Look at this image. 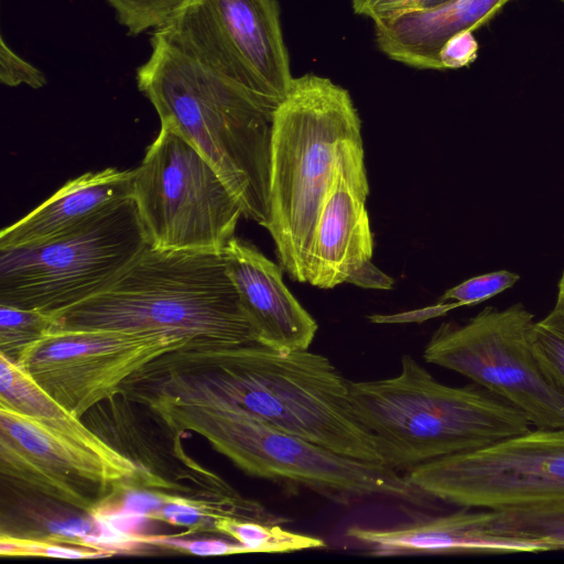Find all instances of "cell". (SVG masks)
<instances>
[{
	"label": "cell",
	"instance_id": "cell-1",
	"mask_svg": "<svg viewBox=\"0 0 564 564\" xmlns=\"http://www.w3.org/2000/svg\"><path fill=\"white\" fill-rule=\"evenodd\" d=\"M122 384L130 395L209 394L333 452L384 465L376 437L352 410L349 379L308 349L185 346L148 362Z\"/></svg>",
	"mask_w": 564,
	"mask_h": 564
},
{
	"label": "cell",
	"instance_id": "cell-2",
	"mask_svg": "<svg viewBox=\"0 0 564 564\" xmlns=\"http://www.w3.org/2000/svg\"><path fill=\"white\" fill-rule=\"evenodd\" d=\"M137 86L161 126L187 140L216 170L242 215L269 223L274 111L245 88L152 33Z\"/></svg>",
	"mask_w": 564,
	"mask_h": 564
},
{
	"label": "cell",
	"instance_id": "cell-3",
	"mask_svg": "<svg viewBox=\"0 0 564 564\" xmlns=\"http://www.w3.org/2000/svg\"><path fill=\"white\" fill-rule=\"evenodd\" d=\"M52 316L55 329L155 333L191 348L259 343L216 252L148 246L109 286Z\"/></svg>",
	"mask_w": 564,
	"mask_h": 564
},
{
	"label": "cell",
	"instance_id": "cell-4",
	"mask_svg": "<svg viewBox=\"0 0 564 564\" xmlns=\"http://www.w3.org/2000/svg\"><path fill=\"white\" fill-rule=\"evenodd\" d=\"M352 410L399 473L486 447L532 427L517 408L476 383L451 387L412 356L394 377L349 380Z\"/></svg>",
	"mask_w": 564,
	"mask_h": 564
},
{
	"label": "cell",
	"instance_id": "cell-5",
	"mask_svg": "<svg viewBox=\"0 0 564 564\" xmlns=\"http://www.w3.org/2000/svg\"><path fill=\"white\" fill-rule=\"evenodd\" d=\"M173 433L193 431L254 477L303 487L337 501L369 497L412 499L417 491L389 466L333 452L274 427L209 394L132 395Z\"/></svg>",
	"mask_w": 564,
	"mask_h": 564
},
{
	"label": "cell",
	"instance_id": "cell-6",
	"mask_svg": "<svg viewBox=\"0 0 564 564\" xmlns=\"http://www.w3.org/2000/svg\"><path fill=\"white\" fill-rule=\"evenodd\" d=\"M361 138V121L345 88L315 74L293 78L273 115L269 223L283 270L306 271L316 223L341 149Z\"/></svg>",
	"mask_w": 564,
	"mask_h": 564
},
{
	"label": "cell",
	"instance_id": "cell-7",
	"mask_svg": "<svg viewBox=\"0 0 564 564\" xmlns=\"http://www.w3.org/2000/svg\"><path fill=\"white\" fill-rule=\"evenodd\" d=\"M148 246L127 198L44 242L0 248V304L57 314L109 286Z\"/></svg>",
	"mask_w": 564,
	"mask_h": 564
},
{
	"label": "cell",
	"instance_id": "cell-8",
	"mask_svg": "<svg viewBox=\"0 0 564 564\" xmlns=\"http://www.w3.org/2000/svg\"><path fill=\"white\" fill-rule=\"evenodd\" d=\"M0 474L8 486L88 513L128 489H143L134 464L80 417H33L1 404Z\"/></svg>",
	"mask_w": 564,
	"mask_h": 564
},
{
	"label": "cell",
	"instance_id": "cell-9",
	"mask_svg": "<svg viewBox=\"0 0 564 564\" xmlns=\"http://www.w3.org/2000/svg\"><path fill=\"white\" fill-rule=\"evenodd\" d=\"M132 172V198L150 247L221 253L235 237L243 216L238 200L177 132L161 126Z\"/></svg>",
	"mask_w": 564,
	"mask_h": 564
},
{
	"label": "cell",
	"instance_id": "cell-10",
	"mask_svg": "<svg viewBox=\"0 0 564 564\" xmlns=\"http://www.w3.org/2000/svg\"><path fill=\"white\" fill-rule=\"evenodd\" d=\"M533 325V314L520 303L503 310L488 306L464 324L443 323L423 358L503 399L532 426L564 427V392L534 354Z\"/></svg>",
	"mask_w": 564,
	"mask_h": 564
},
{
	"label": "cell",
	"instance_id": "cell-11",
	"mask_svg": "<svg viewBox=\"0 0 564 564\" xmlns=\"http://www.w3.org/2000/svg\"><path fill=\"white\" fill-rule=\"evenodd\" d=\"M420 492L470 509L564 501V427H535L405 474Z\"/></svg>",
	"mask_w": 564,
	"mask_h": 564
},
{
	"label": "cell",
	"instance_id": "cell-12",
	"mask_svg": "<svg viewBox=\"0 0 564 564\" xmlns=\"http://www.w3.org/2000/svg\"><path fill=\"white\" fill-rule=\"evenodd\" d=\"M154 33L273 111L294 78L276 0H188Z\"/></svg>",
	"mask_w": 564,
	"mask_h": 564
},
{
	"label": "cell",
	"instance_id": "cell-13",
	"mask_svg": "<svg viewBox=\"0 0 564 564\" xmlns=\"http://www.w3.org/2000/svg\"><path fill=\"white\" fill-rule=\"evenodd\" d=\"M189 343L155 333L54 329L25 347L17 362L76 417L120 390L153 359Z\"/></svg>",
	"mask_w": 564,
	"mask_h": 564
},
{
	"label": "cell",
	"instance_id": "cell-14",
	"mask_svg": "<svg viewBox=\"0 0 564 564\" xmlns=\"http://www.w3.org/2000/svg\"><path fill=\"white\" fill-rule=\"evenodd\" d=\"M135 410L137 402L119 390L93 405L80 420L134 464L143 489L197 499L239 495L218 475L192 459L180 444V435L151 413L145 423Z\"/></svg>",
	"mask_w": 564,
	"mask_h": 564
},
{
	"label": "cell",
	"instance_id": "cell-15",
	"mask_svg": "<svg viewBox=\"0 0 564 564\" xmlns=\"http://www.w3.org/2000/svg\"><path fill=\"white\" fill-rule=\"evenodd\" d=\"M369 184L362 139L341 149L334 180L321 209L308 257L306 282L319 289L346 283L370 261L373 238L366 200Z\"/></svg>",
	"mask_w": 564,
	"mask_h": 564
},
{
	"label": "cell",
	"instance_id": "cell-16",
	"mask_svg": "<svg viewBox=\"0 0 564 564\" xmlns=\"http://www.w3.org/2000/svg\"><path fill=\"white\" fill-rule=\"evenodd\" d=\"M221 254L259 343L282 352L308 349L318 326L284 284L283 268L237 237Z\"/></svg>",
	"mask_w": 564,
	"mask_h": 564
},
{
	"label": "cell",
	"instance_id": "cell-17",
	"mask_svg": "<svg viewBox=\"0 0 564 564\" xmlns=\"http://www.w3.org/2000/svg\"><path fill=\"white\" fill-rule=\"evenodd\" d=\"M510 0H447L375 21L378 47L388 57L421 69H443L446 42L487 23Z\"/></svg>",
	"mask_w": 564,
	"mask_h": 564
},
{
	"label": "cell",
	"instance_id": "cell-18",
	"mask_svg": "<svg viewBox=\"0 0 564 564\" xmlns=\"http://www.w3.org/2000/svg\"><path fill=\"white\" fill-rule=\"evenodd\" d=\"M133 172L107 167L66 182L31 213L0 232V248L41 243L132 198Z\"/></svg>",
	"mask_w": 564,
	"mask_h": 564
},
{
	"label": "cell",
	"instance_id": "cell-19",
	"mask_svg": "<svg viewBox=\"0 0 564 564\" xmlns=\"http://www.w3.org/2000/svg\"><path fill=\"white\" fill-rule=\"evenodd\" d=\"M476 511L460 510L394 528L350 527L347 535L377 556L447 553H536L535 544L482 533L475 523Z\"/></svg>",
	"mask_w": 564,
	"mask_h": 564
},
{
	"label": "cell",
	"instance_id": "cell-20",
	"mask_svg": "<svg viewBox=\"0 0 564 564\" xmlns=\"http://www.w3.org/2000/svg\"><path fill=\"white\" fill-rule=\"evenodd\" d=\"M8 488L2 494L1 533L118 553L123 535L98 517L52 498Z\"/></svg>",
	"mask_w": 564,
	"mask_h": 564
},
{
	"label": "cell",
	"instance_id": "cell-21",
	"mask_svg": "<svg viewBox=\"0 0 564 564\" xmlns=\"http://www.w3.org/2000/svg\"><path fill=\"white\" fill-rule=\"evenodd\" d=\"M475 523L485 534L564 550V501L498 510L479 509Z\"/></svg>",
	"mask_w": 564,
	"mask_h": 564
},
{
	"label": "cell",
	"instance_id": "cell-22",
	"mask_svg": "<svg viewBox=\"0 0 564 564\" xmlns=\"http://www.w3.org/2000/svg\"><path fill=\"white\" fill-rule=\"evenodd\" d=\"M213 531L236 540L250 553H288L321 549L325 542L316 536L282 529L279 523H265L234 517L218 518Z\"/></svg>",
	"mask_w": 564,
	"mask_h": 564
},
{
	"label": "cell",
	"instance_id": "cell-23",
	"mask_svg": "<svg viewBox=\"0 0 564 564\" xmlns=\"http://www.w3.org/2000/svg\"><path fill=\"white\" fill-rule=\"evenodd\" d=\"M55 328L50 314L0 304V354L15 361L25 347Z\"/></svg>",
	"mask_w": 564,
	"mask_h": 564
},
{
	"label": "cell",
	"instance_id": "cell-24",
	"mask_svg": "<svg viewBox=\"0 0 564 564\" xmlns=\"http://www.w3.org/2000/svg\"><path fill=\"white\" fill-rule=\"evenodd\" d=\"M130 35L169 25L188 0H106Z\"/></svg>",
	"mask_w": 564,
	"mask_h": 564
},
{
	"label": "cell",
	"instance_id": "cell-25",
	"mask_svg": "<svg viewBox=\"0 0 564 564\" xmlns=\"http://www.w3.org/2000/svg\"><path fill=\"white\" fill-rule=\"evenodd\" d=\"M534 354L547 376L564 392V307L553 310L532 328Z\"/></svg>",
	"mask_w": 564,
	"mask_h": 564
},
{
	"label": "cell",
	"instance_id": "cell-26",
	"mask_svg": "<svg viewBox=\"0 0 564 564\" xmlns=\"http://www.w3.org/2000/svg\"><path fill=\"white\" fill-rule=\"evenodd\" d=\"M113 552L0 533V555L18 557L98 558Z\"/></svg>",
	"mask_w": 564,
	"mask_h": 564
},
{
	"label": "cell",
	"instance_id": "cell-27",
	"mask_svg": "<svg viewBox=\"0 0 564 564\" xmlns=\"http://www.w3.org/2000/svg\"><path fill=\"white\" fill-rule=\"evenodd\" d=\"M519 279V274L507 270L473 276L448 289L438 303L453 301L459 306L478 304L511 288Z\"/></svg>",
	"mask_w": 564,
	"mask_h": 564
},
{
	"label": "cell",
	"instance_id": "cell-28",
	"mask_svg": "<svg viewBox=\"0 0 564 564\" xmlns=\"http://www.w3.org/2000/svg\"><path fill=\"white\" fill-rule=\"evenodd\" d=\"M0 82L9 87L26 85L33 89L46 85L44 73L15 53L0 39Z\"/></svg>",
	"mask_w": 564,
	"mask_h": 564
},
{
	"label": "cell",
	"instance_id": "cell-29",
	"mask_svg": "<svg viewBox=\"0 0 564 564\" xmlns=\"http://www.w3.org/2000/svg\"><path fill=\"white\" fill-rule=\"evenodd\" d=\"M142 544H151L189 553L198 556H217L250 553L240 543H228L221 540H182L170 536H142Z\"/></svg>",
	"mask_w": 564,
	"mask_h": 564
},
{
	"label": "cell",
	"instance_id": "cell-30",
	"mask_svg": "<svg viewBox=\"0 0 564 564\" xmlns=\"http://www.w3.org/2000/svg\"><path fill=\"white\" fill-rule=\"evenodd\" d=\"M478 44L471 32H463L451 37L441 50L443 69L460 68L477 57Z\"/></svg>",
	"mask_w": 564,
	"mask_h": 564
},
{
	"label": "cell",
	"instance_id": "cell-31",
	"mask_svg": "<svg viewBox=\"0 0 564 564\" xmlns=\"http://www.w3.org/2000/svg\"><path fill=\"white\" fill-rule=\"evenodd\" d=\"M424 0H351L357 14L375 21L420 8Z\"/></svg>",
	"mask_w": 564,
	"mask_h": 564
},
{
	"label": "cell",
	"instance_id": "cell-32",
	"mask_svg": "<svg viewBox=\"0 0 564 564\" xmlns=\"http://www.w3.org/2000/svg\"><path fill=\"white\" fill-rule=\"evenodd\" d=\"M346 283L355 284L364 289L391 290L393 279L378 269L371 260L352 272Z\"/></svg>",
	"mask_w": 564,
	"mask_h": 564
},
{
	"label": "cell",
	"instance_id": "cell-33",
	"mask_svg": "<svg viewBox=\"0 0 564 564\" xmlns=\"http://www.w3.org/2000/svg\"><path fill=\"white\" fill-rule=\"evenodd\" d=\"M556 304H560L564 307V271L558 282Z\"/></svg>",
	"mask_w": 564,
	"mask_h": 564
},
{
	"label": "cell",
	"instance_id": "cell-34",
	"mask_svg": "<svg viewBox=\"0 0 564 564\" xmlns=\"http://www.w3.org/2000/svg\"><path fill=\"white\" fill-rule=\"evenodd\" d=\"M445 1H447V0H424V2L422 3V6L420 8L432 7V6H435V4L445 2Z\"/></svg>",
	"mask_w": 564,
	"mask_h": 564
},
{
	"label": "cell",
	"instance_id": "cell-35",
	"mask_svg": "<svg viewBox=\"0 0 564 564\" xmlns=\"http://www.w3.org/2000/svg\"><path fill=\"white\" fill-rule=\"evenodd\" d=\"M564 3V0H561Z\"/></svg>",
	"mask_w": 564,
	"mask_h": 564
}]
</instances>
